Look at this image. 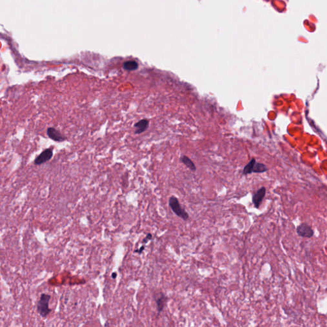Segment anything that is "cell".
I'll use <instances>...</instances> for the list:
<instances>
[{
  "instance_id": "52a82bcc",
  "label": "cell",
  "mask_w": 327,
  "mask_h": 327,
  "mask_svg": "<svg viewBox=\"0 0 327 327\" xmlns=\"http://www.w3.org/2000/svg\"><path fill=\"white\" fill-rule=\"evenodd\" d=\"M47 134L49 138L54 141L58 142V143L63 142L66 140V138H65L59 131L53 127L47 128Z\"/></svg>"
},
{
  "instance_id": "8992f818",
  "label": "cell",
  "mask_w": 327,
  "mask_h": 327,
  "mask_svg": "<svg viewBox=\"0 0 327 327\" xmlns=\"http://www.w3.org/2000/svg\"><path fill=\"white\" fill-rule=\"evenodd\" d=\"M265 194H266V188L264 187H261L260 189H258L256 191V193L253 194L252 200L255 208H260L265 196Z\"/></svg>"
},
{
  "instance_id": "30bf717a",
  "label": "cell",
  "mask_w": 327,
  "mask_h": 327,
  "mask_svg": "<svg viewBox=\"0 0 327 327\" xmlns=\"http://www.w3.org/2000/svg\"><path fill=\"white\" fill-rule=\"evenodd\" d=\"M138 63L135 61L133 60L127 61L125 62H124L123 65V69L128 71H134L137 70L138 69Z\"/></svg>"
},
{
  "instance_id": "7a4b0ae2",
  "label": "cell",
  "mask_w": 327,
  "mask_h": 327,
  "mask_svg": "<svg viewBox=\"0 0 327 327\" xmlns=\"http://www.w3.org/2000/svg\"><path fill=\"white\" fill-rule=\"evenodd\" d=\"M169 205L171 209V210L175 213L177 217L181 218L185 221L189 219V213L182 208L176 197L172 196L169 197Z\"/></svg>"
},
{
  "instance_id": "5b68a950",
  "label": "cell",
  "mask_w": 327,
  "mask_h": 327,
  "mask_svg": "<svg viewBox=\"0 0 327 327\" xmlns=\"http://www.w3.org/2000/svg\"><path fill=\"white\" fill-rule=\"evenodd\" d=\"M298 235L303 238H311L314 235L312 227L306 223H302L297 227Z\"/></svg>"
},
{
  "instance_id": "3957f363",
  "label": "cell",
  "mask_w": 327,
  "mask_h": 327,
  "mask_svg": "<svg viewBox=\"0 0 327 327\" xmlns=\"http://www.w3.org/2000/svg\"><path fill=\"white\" fill-rule=\"evenodd\" d=\"M53 156V148H49L43 151L40 155L36 157L34 160V164L36 165H41L51 160Z\"/></svg>"
},
{
  "instance_id": "9c48e42d",
  "label": "cell",
  "mask_w": 327,
  "mask_h": 327,
  "mask_svg": "<svg viewBox=\"0 0 327 327\" xmlns=\"http://www.w3.org/2000/svg\"><path fill=\"white\" fill-rule=\"evenodd\" d=\"M180 161L183 164L186 165L187 167L190 169L191 171H196L197 168H196V166L195 165L194 163L192 161V160H190L188 157H187L186 155H183L180 157Z\"/></svg>"
},
{
  "instance_id": "9a60e30c",
  "label": "cell",
  "mask_w": 327,
  "mask_h": 327,
  "mask_svg": "<svg viewBox=\"0 0 327 327\" xmlns=\"http://www.w3.org/2000/svg\"><path fill=\"white\" fill-rule=\"evenodd\" d=\"M116 276H117V273L116 272H114V273L112 274V277L113 279H115L116 277Z\"/></svg>"
},
{
  "instance_id": "ba28073f",
  "label": "cell",
  "mask_w": 327,
  "mask_h": 327,
  "mask_svg": "<svg viewBox=\"0 0 327 327\" xmlns=\"http://www.w3.org/2000/svg\"><path fill=\"white\" fill-rule=\"evenodd\" d=\"M149 123L150 121L147 119H142L135 123L134 124V127L135 128V134H140L146 131L149 127Z\"/></svg>"
},
{
  "instance_id": "7c38bea8",
  "label": "cell",
  "mask_w": 327,
  "mask_h": 327,
  "mask_svg": "<svg viewBox=\"0 0 327 327\" xmlns=\"http://www.w3.org/2000/svg\"><path fill=\"white\" fill-rule=\"evenodd\" d=\"M267 171H268V168L267 167L266 165H264L262 163L256 162L254 167V169H253V172H255V173H261V172H264Z\"/></svg>"
},
{
  "instance_id": "277c9868",
  "label": "cell",
  "mask_w": 327,
  "mask_h": 327,
  "mask_svg": "<svg viewBox=\"0 0 327 327\" xmlns=\"http://www.w3.org/2000/svg\"><path fill=\"white\" fill-rule=\"evenodd\" d=\"M154 299H155V303L157 304L158 314H159L164 310L168 299V297L162 292H159L158 293H156V295H154Z\"/></svg>"
},
{
  "instance_id": "8fae6325",
  "label": "cell",
  "mask_w": 327,
  "mask_h": 327,
  "mask_svg": "<svg viewBox=\"0 0 327 327\" xmlns=\"http://www.w3.org/2000/svg\"><path fill=\"white\" fill-rule=\"evenodd\" d=\"M256 159L254 158H253L250 160V161L247 164L244 169H243V175H249V174H251L253 172V169H254V165L256 164Z\"/></svg>"
},
{
  "instance_id": "5bb4252c",
  "label": "cell",
  "mask_w": 327,
  "mask_h": 327,
  "mask_svg": "<svg viewBox=\"0 0 327 327\" xmlns=\"http://www.w3.org/2000/svg\"><path fill=\"white\" fill-rule=\"evenodd\" d=\"M145 245H142L139 249L135 250H134V252H135V253H138V254H141V253L143 252V251L145 250Z\"/></svg>"
},
{
  "instance_id": "4fadbf2b",
  "label": "cell",
  "mask_w": 327,
  "mask_h": 327,
  "mask_svg": "<svg viewBox=\"0 0 327 327\" xmlns=\"http://www.w3.org/2000/svg\"><path fill=\"white\" fill-rule=\"evenodd\" d=\"M152 239V234L151 233H148L146 237L143 240V244H144V245H145L146 244H147Z\"/></svg>"
},
{
  "instance_id": "6da1fadb",
  "label": "cell",
  "mask_w": 327,
  "mask_h": 327,
  "mask_svg": "<svg viewBox=\"0 0 327 327\" xmlns=\"http://www.w3.org/2000/svg\"><path fill=\"white\" fill-rule=\"evenodd\" d=\"M51 295L46 293H42L36 304V311L39 315L42 318H47L51 312V309L49 307V301L51 300Z\"/></svg>"
}]
</instances>
